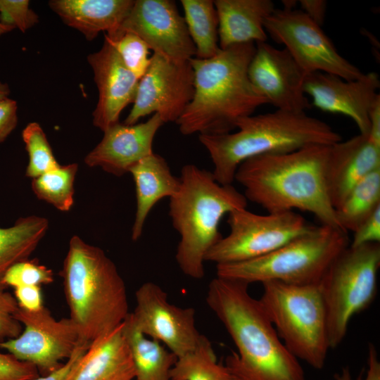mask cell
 I'll return each mask as SVG.
<instances>
[{"label": "cell", "instance_id": "8fae6325", "mask_svg": "<svg viewBox=\"0 0 380 380\" xmlns=\"http://www.w3.org/2000/svg\"><path fill=\"white\" fill-rule=\"evenodd\" d=\"M266 33L284 45L305 75L322 72L347 80L364 73L337 51L321 26L300 9H277L264 23Z\"/></svg>", "mask_w": 380, "mask_h": 380}, {"label": "cell", "instance_id": "ffe728a7", "mask_svg": "<svg viewBox=\"0 0 380 380\" xmlns=\"http://www.w3.org/2000/svg\"><path fill=\"white\" fill-rule=\"evenodd\" d=\"M380 168V146L367 134H359L331 145L325 178L331 203L335 210L351 189L371 172Z\"/></svg>", "mask_w": 380, "mask_h": 380}, {"label": "cell", "instance_id": "52a82bcc", "mask_svg": "<svg viewBox=\"0 0 380 380\" xmlns=\"http://www.w3.org/2000/svg\"><path fill=\"white\" fill-rule=\"evenodd\" d=\"M349 244L348 232L324 224L314 226L264 256L216 265L217 277L248 284L271 281L295 285L319 284L334 260Z\"/></svg>", "mask_w": 380, "mask_h": 380}, {"label": "cell", "instance_id": "ba28073f", "mask_svg": "<svg viewBox=\"0 0 380 380\" xmlns=\"http://www.w3.org/2000/svg\"><path fill=\"white\" fill-rule=\"evenodd\" d=\"M262 284L259 300L286 348L298 360L322 369L330 347L319 283L295 285L271 281Z\"/></svg>", "mask_w": 380, "mask_h": 380}, {"label": "cell", "instance_id": "bcb514c9", "mask_svg": "<svg viewBox=\"0 0 380 380\" xmlns=\"http://www.w3.org/2000/svg\"><path fill=\"white\" fill-rule=\"evenodd\" d=\"M13 30H14L13 27L4 25L0 22V37L11 32Z\"/></svg>", "mask_w": 380, "mask_h": 380}, {"label": "cell", "instance_id": "5bb4252c", "mask_svg": "<svg viewBox=\"0 0 380 380\" xmlns=\"http://www.w3.org/2000/svg\"><path fill=\"white\" fill-rule=\"evenodd\" d=\"M135 297L136 307L129 316L144 334L163 343L177 357L196 348L202 334L196 329L193 308L171 304L167 293L151 281L141 285Z\"/></svg>", "mask_w": 380, "mask_h": 380}, {"label": "cell", "instance_id": "d6a6232c", "mask_svg": "<svg viewBox=\"0 0 380 380\" xmlns=\"http://www.w3.org/2000/svg\"><path fill=\"white\" fill-rule=\"evenodd\" d=\"M54 281L53 271L34 260H25L17 262L5 273L1 284L14 289L23 286H41Z\"/></svg>", "mask_w": 380, "mask_h": 380}, {"label": "cell", "instance_id": "7bdbcfd3", "mask_svg": "<svg viewBox=\"0 0 380 380\" xmlns=\"http://www.w3.org/2000/svg\"><path fill=\"white\" fill-rule=\"evenodd\" d=\"M369 139L380 146V94L374 101L369 111Z\"/></svg>", "mask_w": 380, "mask_h": 380}, {"label": "cell", "instance_id": "6da1fadb", "mask_svg": "<svg viewBox=\"0 0 380 380\" xmlns=\"http://www.w3.org/2000/svg\"><path fill=\"white\" fill-rule=\"evenodd\" d=\"M249 284L216 277L206 303L222 323L237 352L225 365L237 380H305L299 360L286 348Z\"/></svg>", "mask_w": 380, "mask_h": 380}, {"label": "cell", "instance_id": "ab89813d", "mask_svg": "<svg viewBox=\"0 0 380 380\" xmlns=\"http://www.w3.org/2000/svg\"><path fill=\"white\" fill-rule=\"evenodd\" d=\"M367 370L364 379L357 380H380V361L375 346L369 343L367 355ZM334 380H353L348 367H343L340 372L334 376Z\"/></svg>", "mask_w": 380, "mask_h": 380}, {"label": "cell", "instance_id": "30bf717a", "mask_svg": "<svg viewBox=\"0 0 380 380\" xmlns=\"http://www.w3.org/2000/svg\"><path fill=\"white\" fill-rule=\"evenodd\" d=\"M229 233L208 252L205 260L216 265L264 256L312 229L294 211L258 215L246 208L228 214Z\"/></svg>", "mask_w": 380, "mask_h": 380}, {"label": "cell", "instance_id": "f1b7e54d", "mask_svg": "<svg viewBox=\"0 0 380 380\" xmlns=\"http://www.w3.org/2000/svg\"><path fill=\"white\" fill-rule=\"evenodd\" d=\"M170 380H237L225 365L219 363L208 338H201L191 352L177 357Z\"/></svg>", "mask_w": 380, "mask_h": 380}, {"label": "cell", "instance_id": "2e32d148", "mask_svg": "<svg viewBox=\"0 0 380 380\" xmlns=\"http://www.w3.org/2000/svg\"><path fill=\"white\" fill-rule=\"evenodd\" d=\"M248 75L252 84L278 110L301 112L310 108L303 89L305 74L284 48L255 44Z\"/></svg>", "mask_w": 380, "mask_h": 380}, {"label": "cell", "instance_id": "74e56055", "mask_svg": "<svg viewBox=\"0 0 380 380\" xmlns=\"http://www.w3.org/2000/svg\"><path fill=\"white\" fill-rule=\"evenodd\" d=\"M17 102L9 97L0 100V143L4 142L18 124Z\"/></svg>", "mask_w": 380, "mask_h": 380}, {"label": "cell", "instance_id": "83f0119b", "mask_svg": "<svg viewBox=\"0 0 380 380\" xmlns=\"http://www.w3.org/2000/svg\"><path fill=\"white\" fill-rule=\"evenodd\" d=\"M380 206V168L360 180L335 210L340 227L345 232L355 229Z\"/></svg>", "mask_w": 380, "mask_h": 380}, {"label": "cell", "instance_id": "4316f807", "mask_svg": "<svg viewBox=\"0 0 380 380\" xmlns=\"http://www.w3.org/2000/svg\"><path fill=\"white\" fill-rule=\"evenodd\" d=\"M186 27L196 49V58L206 59L220 49L218 18L214 1L181 0Z\"/></svg>", "mask_w": 380, "mask_h": 380}, {"label": "cell", "instance_id": "484cf974", "mask_svg": "<svg viewBox=\"0 0 380 380\" xmlns=\"http://www.w3.org/2000/svg\"><path fill=\"white\" fill-rule=\"evenodd\" d=\"M49 227V220L41 216L18 218L8 227H0V285L13 265L27 260L37 248Z\"/></svg>", "mask_w": 380, "mask_h": 380}, {"label": "cell", "instance_id": "1f68e13d", "mask_svg": "<svg viewBox=\"0 0 380 380\" xmlns=\"http://www.w3.org/2000/svg\"><path fill=\"white\" fill-rule=\"evenodd\" d=\"M105 35L113 44L127 68L139 80L151 62L147 44L138 35L132 32H123L115 37Z\"/></svg>", "mask_w": 380, "mask_h": 380}, {"label": "cell", "instance_id": "9c48e42d", "mask_svg": "<svg viewBox=\"0 0 380 380\" xmlns=\"http://www.w3.org/2000/svg\"><path fill=\"white\" fill-rule=\"evenodd\" d=\"M380 267V243L347 246L334 260L319 282L327 315L330 349L338 347L353 316L375 298Z\"/></svg>", "mask_w": 380, "mask_h": 380}, {"label": "cell", "instance_id": "ee69618b", "mask_svg": "<svg viewBox=\"0 0 380 380\" xmlns=\"http://www.w3.org/2000/svg\"><path fill=\"white\" fill-rule=\"evenodd\" d=\"M11 90L8 84L0 81V100L8 98Z\"/></svg>", "mask_w": 380, "mask_h": 380}, {"label": "cell", "instance_id": "e575fe53", "mask_svg": "<svg viewBox=\"0 0 380 380\" xmlns=\"http://www.w3.org/2000/svg\"><path fill=\"white\" fill-rule=\"evenodd\" d=\"M18 308L15 296L0 285V342L17 338L23 331V325L15 317Z\"/></svg>", "mask_w": 380, "mask_h": 380}, {"label": "cell", "instance_id": "d6986e66", "mask_svg": "<svg viewBox=\"0 0 380 380\" xmlns=\"http://www.w3.org/2000/svg\"><path fill=\"white\" fill-rule=\"evenodd\" d=\"M163 124L156 113L141 123L118 122L103 132L102 139L85 156L84 163L115 176H122L153 153L154 137Z\"/></svg>", "mask_w": 380, "mask_h": 380}, {"label": "cell", "instance_id": "d590c367", "mask_svg": "<svg viewBox=\"0 0 380 380\" xmlns=\"http://www.w3.org/2000/svg\"><path fill=\"white\" fill-rule=\"evenodd\" d=\"M39 376L33 365L17 359L12 354L0 352V380H30Z\"/></svg>", "mask_w": 380, "mask_h": 380}, {"label": "cell", "instance_id": "836d02e7", "mask_svg": "<svg viewBox=\"0 0 380 380\" xmlns=\"http://www.w3.org/2000/svg\"><path fill=\"white\" fill-rule=\"evenodd\" d=\"M38 20L28 0H0V22L3 24L25 32Z\"/></svg>", "mask_w": 380, "mask_h": 380}, {"label": "cell", "instance_id": "f35d334b", "mask_svg": "<svg viewBox=\"0 0 380 380\" xmlns=\"http://www.w3.org/2000/svg\"><path fill=\"white\" fill-rule=\"evenodd\" d=\"M15 298L20 308L37 311L43 306V297L39 286H23L14 289Z\"/></svg>", "mask_w": 380, "mask_h": 380}, {"label": "cell", "instance_id": "7402d4cb", "mask_svg": "<svg viewBox=\"0 0 380 380\" xmlns=\"http://www.w3.org/2000/svg\"><path fill=\"white\" fill-rule=\"evenodd\" d=\"M221 49L267 42L265 20L274 11L271 0H215Z\"/></svg>", "mask_w": 380, "mask_h": 380}, {"label": "cell", "instance_id": "7c38bea8", "mask_svg": "<svg viewBox=\"0 0 380 380\" xmlns=\"http://www.w3.org/2000/svg\"><path fill=\"white\" fill-rule=\"evenodd\" d=\"M15 317L24 330L17 338L0 342V348L33 365L42 376L58 369L79 347L88 346L70 317L56 319L44 306L37 311L19 307Z\"/></svg>", "mask_w": 380, "mask_h": 380}, {"label": "cell", "instance_id": "7a4b0ae2", "mask_svg": "<svg viewBox=\"0 0 380 380\" xmlns=\"http://www.w3.org/2000/svg\"><path fill=\"white\" fill-rule=\"evenodd\" d=\"M331 146L312 145L252 157L239 165L234 180L244 188L247 201L268 213L299 210L314 215L321 224L342 229L325 178Z\"/></svg>", "mask_w": 380, "mask_h": 380}, {"label": "cell", "instance_id": "ac0fdd59", "mask_svg": "<svg viewBox=\"0 0 380 380\" xmlns=\"http://www.w3.org/2000/svg\"><path fill=\"white\" fill-rule=\"evenodd\" d=\"M104 36L101 48L87 56L99 95L92 122L103 132L120 122L121 112L134 101L139 80L127 68L110 39Z\"/></svg>", "mask_w": 380, "mask_h": 380}, {"label": "cell", "instance_id": "9a60e30c", "mask_svg": "<svg viewBox=\"0 0 380 380\" xmlns=\"http://www.w3.org/2000/svg\"><path fill=\"white\" fill-rule=\"evenodd\" d=\"M123 32L138 35L153 53L175 62L189 61L196 56L184 18L170 0H136L115 37Z\"/></svg>", "mask_w": 380, "mask_h": 380}, {"label": "cell", "instance_id": "5b68a950", "mask_svg": "<svg viewBox=\"0 0 380 380\" xmlns=\"http://www.w3.org/2000/svg\"><path fill=\"white\" fill-rule=\"evenodd\" d=\"M70 318L88 346L128 316L127 289L115 263L99 247L71 237L61 271Z\"/></svg>", "mask_w": 380, "mask_h": 380}, {"label": "cell", "instance_id": "603a6c76", "mask_svg": "<svg viewBox=\"0 0 380 380\" xmlns=\"http://www.w3.org/2000/svg\"><path fill=\"white\" fill-rule=\"evenodd\" d=\"M133 0H51L50 8L68 26L91 41L101 32H114L134 4Z\"/></svg>", "mask_w": 380, "mask_h": 380}, {"label": "cell", "instance_id": "44dd1931", "mask_svg": "<svg viewBox=\"0 0 380 380\" xmlns=\"http://www.w3.org/2000/svg\"><path fill=\"white\" fill-rule=\"evenodd\" d=\"M122 324L93 341L65 380L135 379L134 367Z\"/></svg>", "mask_w": 380, "mask_h": 380}, {"label": "cell", "instance_id": "e0dca14e", "mask_svg": "<svg viewBox=\"0 0 380 380\" xmlns=\"http://www.w3.org/2000/svg\"><path fill=\"white\" fill-rule=\"evenodd\" d=\"M379 77L374 72L364 73L353 80L315 72L305 75L303 84L304 92L311 97L313 106L350 118L362 134L369 133V111L379 94Z\"/></svg>", "mask_w": 380, "mask_h": 380}, {"label": "cell", "instance_id": "4fadbf2b", "mask_svg": "<svg viewBox=\"0 0 380 380\" xmlns=\"http://www.w3.org/2000/svg\"><path fill=\"white\" fill-rule=\"evenodd\" d=\"M194 80L189 61L175 62L153 53L124 124L134 125L151 113L158 114L164 123L176 122L193 98Z\"/></svg>", "mask_w": 380, "mask_h": 380}, {"label": "cell", "instance_id": "cb8c5ba5", "mask_svg": "<svg viewBox=\"0 0 380 380\" xmlns=\"http://www.w3.org/2000/svg\"><path fill=\"white\" fill-rule=\"evenodd\" d=\"M128 172L136 189L137 210L132 228V239L136 241L141 237L153 206L177 193L180 179L173 175L165 158L153 152L132 166Z\"/></svg>", "mask_w": 380, "mask_h": 380}, {"label": "cell", "instance_id": "4dcf8cb0", "mask_svg": "<svg viewBox=\"0 0 380 380\" xmlns=\"http://www.w3.org/2000/svg\"><path fill=\"white\" fill-rule=\"evenodd\" d=\"M22 139L29 158L26 177L32 179L61 165L38 122L28 123L22 131Z\"/></svg>", "mask_w": 380, "mask_h": 380}, {"label": "cell", "instance_id": "b9f144b4", "mask_svg": "<svg viewBox=\"0 0 380 380\" xmlns=\"http://www.w3.org/2000/svg\"><path fill=\"white\" fill-rule=\"evenodd\" d=\"M88 347V346H82L79 347L72 355L58 369L47 375L39 376L30 380H65L72 367L82 354L85 353Z\"/></svg>", "mask_w": 380, "mask_h": 380}, {"label": "cell", "instance_id": "f6af8a7d", "mask_svg": "<svg viewBox=\"0 0 380 380\" xmlns=\"http://www.w3.org/2000/svg\"><path fill=\"white\" fill-rule=\"evenodd\" d=\"M282 4L284 5L283 9L291 10V9L296 8L297 1L286 0V1H282Z\"/></svg>", "mask_w": 380, "mask_h": 380}, {"label": "cell", "instance_id": "8d00e7d4", "mask_svg": "<svg viewBox=\"0 0 380 380\" xmlns=\"http://www.w3.org/2000/svg\"><path fill=\"white\" fill-rule=\"evenodd\" d=\"M350 246L380 243V206L367 217L353 232Z\"/></svg>", "mask_w": 380, "mask_h": 380}, {"label": "cell", "instance_id": "f546056e", "mask_svg": "<svg viewBox=\"0 0 380 380\" xmlns=\"http://www.w3.org/2000/svg\"><path fill=\"white\" fill-rule=\"evenodd\" d=\"M78 164L60 165L32 179L31 187L39 200L61 212L69 211L74 203V182Z\"/></svg>", "mask_w": 380, "mask_h": 380}, {"label": "cell", "instance_id": "d4e9b609", "mask_svg": "<svg viewBox=\"0 0 380 380\" xmlns=\"http://www.w3.org/2000/svg\"><path fill=\"white\" fill-rule=\"evenodd\" d=\"M123 333L132 355L137 380H170L177 356L157 340L144 334L129 313L123 322Z\"/></svg>", "mask_w": 380, "mask_h": 380}, {"label": "cell", "instance_id": "8992f818", "mask_svg": "<svg viewBox=\"0 0 380 380\" xmlns=\"http://www.w3.org/2000/svg\"><path fill=\"white\" fill-rule=\"evenodd\" d=\"M179 179L169 210L180 236L175 258L185 275L200 279L205 274L206 254L222 237L219 231L222 218L246 208L248 201L232 184L218 183L212 172L195 165L183 166Z\"/></svg>", "mask_w": 380, "mask_h": 380}, {"label": "cell", "instance_id": "60d3db41", "mask_svg": "<svg viewBox=\"0 0 380 380\" xmlns=\"http://www.w3.org/2000/svg\"><path fill=\"white\" fill-rule=\"evenodd\" d=\"M301 11L313 22L322 26L327 11V1L324 0H300Z\"/></svg>", "mask_w": 380, "mask_h": 380}, {"label": "cell", "instance_id": "3957f363", "mask_svg": "<svg viewBox=\"0 0 380 380\" xmlns=\"http://www.w3.org/2000/svg\"><path fill=\"white\" fill-rule=\"evenodd\" d=\"M255 51V43H246L220 49L209 58L194 57L189 60L194 70V92L176 122L182 134L232 132L240 119L268 104L248 75Z\"/></svg>", "mask_w": 380, "mask_h": 380}, {"label": "cell", "instance_id": "277c9868", "mask_svg": "<svg viewBox=\"0 0 380 380\" xmlns=\"http://www.w3.org/2000/svg\"><path fill=\"white\" fill-rule=\"evenodd\" d=\"M236 132L220 135H198L208 151L215 180L232 184L239 165L254 156L293 151L312 145H333L341 135L325 122L305 111L277 109L240 119Z\"/></svg>", "mask_w": 380, "mask_h": 380}]
</instances>
